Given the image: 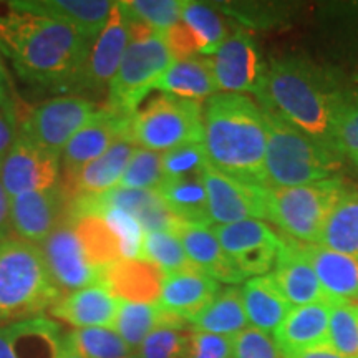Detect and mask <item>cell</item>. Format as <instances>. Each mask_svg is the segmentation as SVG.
<instances>
[{
	"mask_svg": "<svg viewBox=\"0 0 358 358\" xmlns=\"http://www.w3.org/2000/svg\"><path fill=\"white\" fill-rule=\"evenodd\" d=\"M93 40L55 20L8 10L0 15V53L24 82L52 92H71Z\"/></svg>",
	"mask_w": 358,
	"mask_h": 358,
	"instance_id": "6da1fadb",
	"label": "cell"
},
{
	"mask_svg": "<svg viewBox=\"0 0 358 358\" xmlns=\"http://www.w3.org/2000/svg\"><path fill=\"white\" fill-rule=\"evenodd\" d=\"M256 96L262 110L337 153V124L350 100L327 71L302 58H275L264 70Z\"/></svg>",
	"mask_w": 358,
	"mask_h": 358,
	"instance_id": "7a4b0ae2",
	"label": "cell"
},
{
	"mask_svg": "<svg viewBox=\"0 0 358 358\" xmlns=\"http://www.w3.org/2000/svg\"><path fill=\"white\" fill-rule=\"evenodd\" d=\"M203 115L209 166L236 181L266 187L267 131L261 106L239 93H216L206 100Z\"/></svg>",
	"mask_w": 358,
	"mask_h": 358,
	"instance_id": "3957f363",
	"label": "cell"
},
{
	"mask_svg": "<svg viewBox=\"0 0 358 358\" xmlns=\"http://www.w3.org/2000/svg\"><path fill=\"white\" fill-rule=\"evenodd\" d=\"M62 295L38 245L19 237L0 241V324L43 317Z\"/></svg>",
	"mask_w": 358,
	"mask_h": 358,
	"instance_id": "277c9868",
	"label": "cell"
},
{
	"mask_svg": "<svg viewBox=\"0 0 358 358\" xmlns=\"http://www.w3.org/2000/svg\"><path fill=\"white\" fill-rule=\"evenodd\" d=\"M266 118V187H294L334 179L342 161L272 111Z\"/></svg>",
	"mask_w": 358,
	"mask_h": 358,
	"instance_id": "5b68a950",
	"label": "cell"
},
{
	"mask_svg": "<svg viewBox=\"0 0 358 358\" xmlns=\"http://www.w3.org/2000/svg\"><path fill=\"white\" fill-rule=\"evenodd\" d=\"M128 24L129 43L108 87L106 106L118 113L134 116L140 103L174 64V57L163 35L136 22L128 20Z\"/></svg>",
	"mask_w": 358,
	"mask_h": 358,
	"instance_id": "8992f818",
	"label": "cell"
},
{
	"mask_svg": "<svg viewBox=\"0 0 358 358\" xmlns=\"http://www.w3.org/2000/svg\"><path fill=\"white\" fill-rule=\"evenodd\" d=\"M345 191L347 186L335 178L294 187H266V219L299 243L317 244Z\"/></svg>",
	"mask_w": 358,
	"mask_h": 358,
	"instance_id": "52a82bcc",
	"label": "cell"
},
{
	"mask_svg": "<svg viewBox=\"0 0 358 358\" xmlns=\"http://www.w3.org/2000/svg\"><path fill=\"white\" fill-rule=\"evenodd\" d=\"M203 111L199 101L161 93L133 116L129 140L158 153L187 143H204Z\"/></svg>",
	"mask_w": 358,
	"mask_h": 358,
	"instance_id": "ba28073f",
	"label": "cell"
},
{
	"mask_svg": "<svg viewBox=\"0 0 358 358\" xmlns=\"http://www.w3.org/2000/svg\"><path fill=\"white\" fill-rule=\"evenodd\" d=\"M101 106L82 95H65L34 106L19 124V133L50 153L62 156L71 138Z\"/></svg>",
	"mask_w": 358,
	"mask_h": 358,
	"instance_id": "9c48e42d",
	"label": "cell"
},
{
	"mask_svg": "<svg viewBox=\"0 0 358 358\" xmlns=\"http://www.w3.org/2000/svg\"><path fill=\"white\" fill-rule=\"evenodd\" d=\"M219 244L244 279L266 275L274 268L282 237L259 219L213 226Z\"/></svg>",
	"mask_w": 358,
	"mask_h": 358,
	"instance_id": "30bf717a",
	"label": "cell"
},
{
	"mask_svg": "<svg viewBox=\"0 0 358 358\" xmlns=\"http://www.w3.org/2000/svg\"><path fill=\"white\" fill-rule=\"evenodd\" d=\"M60 156L35 145L20 133L0 159V179L10 198L60 185Z\"/></svg>",
	"mask_w": 358,
	"mask_h": 358,
	"instance_id": "8fae6325",
	"label": "cell"
},
{
	"mask_svg": "<svg viewBox=\"0 0 358 358\" xmlns=\"http://www.w3.org/2000/svg\"><path fill=\"white\" fill-rule=\"evenodd\" d=\"M52 280L64 292L100 284L101 268L90 262L73 222L66 217L42 244H38Z\"/></svg>",
	"mask_w": 358,
	"mask_h": 358,
	"instance_id": "7c38bea8",
	"label": "cell"
},
{
	"mask_svg": "<svg viewBox=\"0 0 358 358\" xmlns=\"http://www.w3.org/2000/svg\"><path fill=\"white\" fill-rule=\"evenodd\" d=\"M128 43V19L116 2L105 29L93 40L87 62L71 93H88V95L108 93V87L120 69Z\"/></svg>",
	"mask_w": 358,
	"mask_h": 358,
	"instance_id": "4fadbf2b",
	"label": "cell"
},
{
	"mask_svg": "<svg viewBox=\"0 0 358 358\" xmlns=\"http://www.w3.org/2000/svg\"><path fill=\"white\" fill-rule=\"evenodd\" d=\"M70 196L64 185L10 198L12 231L19 239L42 244L69 217Z\"/></svg>",
	"mask_w": 358,
	"mask_h": 358,
	"instance_id": "5bb4252c",
	"label": "cell"
},
{
	"mask_svg": "<svg viewBox=\"0 0 358 358\" xmlns=\"http://www.w3.org/2000/svg\"><path fill=\"white\" fill-rule=\"evenodd\" d=\"M214 80L222 93H254L261 85L266 65L252 35L243 29L229 34L211 58Z\"/></svg>",
	"mask_w": 358,
	"mask_h": 358,
	"instance_id": "9a60e30c",
	"label": "cell"
},
{
	"mask_svg": "<svg viewBox=\"0 0 358 358\" xmlns=\"http://www.w3.org/2000/svg\"><path fill=\"white\" fill-rule=\"evenodd\" d=\"M133 116L101 106L80 131L75 134L62 151L64 179L75 176L90 161L96 159L122 138H129Z\"/></svg>",
	"mask_w": 358,
	"mask_h": 358,
	"instance_id": "2e32d148",
	"label": "cell"
},
{
	"mask_svg": "<svg viewBox=\"0 0 358 358\" xmlns=\"http://www.w3.org/2000/svg\"><path fill=\"white\" fill-rule=\"evenodd\" d=\"M209 216L216 224L266 219V187L245 185L208 166L203 171Z\"/></svg>",
	"mask_w": 358,
	"mask_h": 358,
	"instance_id": "e0dca14e",
	"label": "cell"
},
{
	"mask_svg": "<svg viewBox=\"0 0 358 358\" xmlns=\"http://www.w3.org/2000/svg\"><path fill=\"white\" fill-rule=\"evenodd\" d=\"M115 6L116 2H108V0H13V2H7L8 10L55 20L90 40H95L105 29Z\"/></svg>",
	"mask_w": 358,
	"mask_h": 358,
	"instance_id": "ac0fdd59",
	"label": "cell"
},
{
	"mask_svg": "<svg viewBox=\"0 0 358 358\" xmlns=\"http://www.w3.org/2000/svg\"><path fill=\"white\" fill-rule=\"evenodd\" d=\"M271 275L284 297L292 303V307L329 302L306 252H303L302 243L292 237H282Z\"/></svg>",
	"mask_w": 358,
	"mask_h": 358,
	"instance_id": "d6986e66",
	"label": "cell"
},
{
	"mask_svg": "<svg viewBox=\"0 0 358 358\" xmlns=\"http://www.w3.org/2000/svg\"><path fill=\"white\" fill-rule=\"evenodd\" d=\"M221 289L217 280L201 272L199 268H186L164 275L156 303L163 312L189 324L213 302Z\"/></svg>",
	"mask_w": 358,
	"mask_h": 358,
	"instance_id": "ffe728a7",
	"label": "cell"
},
{
	"mask_svg": "<svg viewBox=\"0 0 358 358\" xmlns=\"http://www.w3.org/2000/svg\"><path fill=\"white\" fill-rule=\"evenodd\" d=\"M136 148L129 138H122L101 156L90 161L75 176L64 179L62 185L69 192L70 201L82 196H98L118 186Z\"/></svg>",
	"mask_w": 358,
	"mask_h": 358,
	"instance_id": "44dd1931",
	"label": "cell"
},
{
	"mask_svg": "<svg viewBox=\"0 0 358 358\" xmlns=\"http://www.w3.org/2000/svg\"><path fill=\"white\" fill-rule=\"evenodd\" d=\"M330 302L292 307L272 334L282 355H292L317 347H327Z\"/></svg>",
	"mask_w": 358,
	"mask_h": 358,
	"instance_id": "7402d4cb",
	"label": "cell"
},
{
	"mask_svg": "<svg viewBox=\"0 0 358 358\" xmlns=\"http://www.w3.org/2000/svg\"><path fill=\"white\" fill-rule=\"evenodd\" d=\"M118 307V299L101 284H95L64 294L50 308V313L55 319L75 329H92V327L111 329Z\"/></svg>",
	"mask_w": 358,
	"mask_h": 358,
	"instance_id": "603a6c76",
	"label": "cell"
},
{
	"mask_svg": "<svg viewBox=\"0 0 358 358\" xmlns=\"http://www.w3.org/2000/svg\"><path fill=\"white\" fill-rule=\"evenodd\" d=\"M164 274L143 259H122L103 267L100 284L118 301L156 303Z\"/></svg>",
	"mask_w": 358,
	"mask_h": 358,
	"instance_id": "cb8c5ba5",
	"label": "cell"
},
{
	"mask_svg": "<svg viewBox=\"0 0 358 358\" xmlns=\"http://www.w3.org/2000/svg\"><path fill=\"white\" fill-rule=\"evenodd\" d=\"M303 252L319 279L327 301H358V257L347 256L319 244H303Z\"/></svg>",
	"mask_w": 358,
	"mask_h": 358,
	"instance_id": "d4e9b609",
	"label": "cell"
},
{
	"mask_svg": "<svg viewBox=\"0 0 358 358\" xmlns=\"http://www.w3.org/2000/svg\"><path fill=\"white\" fill-rule=\"evenodd\" d=\"M176 234L181 239L191 264L201 272L213 277L219 284L224 282V284L236 285L245 280L244 275L234 267L229 256L224 252L213 227L181 222Z\"/></svg>",
	"mask_w": 358,
	"mask_h": 358,
	"instance_id": "484cf974",
	"label": "cell"
},
{
	"mask_svg": "<svg viewBox=\"0 0 358 358\" xmlns=\"http://www.w3.org/2000/svg\"><path fill=\"white\" fill-rule=\"evenodd\" d=\"M241 292L249 324L262 332L274 334L280 322L292 310V303L284 297L271 274L249 279Z\"/></svg>",
	"mask_w": 358,
	"mask_h": 358,
	"instance_id": "4316f807",
	"label": "cell"
},
{
	"mask_svg": "<svg viewBox=\"0 0 358 358\" xmlns=\"http://www.w3.org/2000/svg\"><path fill=\"white\" fill-rule=\"evenodd\" d=\"M155 90L199 103L201 100H209L217 93L211 58L189 57L174 60L158 80Z\"/></svg>",
	"mask_w": 358,
	"mask_h": 358,
	"instance_id": "83f0119b",
	"label": "cell"
},
{
	"mask_svg": "<svg viewBox=\"0 0 358 358\" xmlns=\"http://www.w3.org/2000/svg\"><path fill=\"white\" fill-rule=\"evenodd\" d=\"M15 358H60L65 334L47 317L7 324Z\"/></svg>",
	"mask_w": 358,
	"mask_h": 358,
	"instance_id": "f1b7e54d",
	"label": "cell"
},
{
	"mask_svg": "<svg viewBox=\"0 0 358 358\" xmlns=\"http://www.w3.org/2000/svg\"><path fill=\"white\" fill-rule=\"evenodd\" d=\"M187 325L192 332H206L234 338L237 334L249 327L241 289L229 285L219 290L213 302Z\"/></svg>",
	"mask_w": 358,
	"mask_h": 358,
	"instance_id": "f546056e",
	"label": "cell"
},
{
	"mask_svg": "<svg viewBox=\"0 0 358 358\" xmlns=\"http://www.w3.org/2000/svg\"><path fill=\"white\" fill-rule=\"evenodd\" d=\"M156 192L179 221L199 224V226H209L213 222L209 216L208 192H206L203 174L166 179Z\"/></svg>",
	"mask_w": 358,
	"mask_h": 358,
	"instance_id": "4dcf8cb0",
	"label": "cell"
},
{
	"mask_svg": "<svg viewBox=\"0 0 358 358\" xmlns=\"http://www.w3.org/2000/svg\"><path fill=\"white\" fill-rule=\"evenodd\" d=\"M161 325L181 327V329L189 327L185 320L176 319V317L161 310L158 303L120 301L118 312H116L111 329L124 340V343L131 350H136L143 340Z\"/></svg>",
	"mask_w": 358,
	"mask_h": 358,
	"instance_id": "1f68e13d",
	"label": "cell"
},
{
	"mask_svg": "<svg viewBox=\"0 0 358 358\" xmlns=\"http://www.w3.org/2000/svg\"><path fill=\"white\" fill-rule=\"evenodd\" d=\"M317 244L358 257V191L347 187L327 219Z\"/></svg>",
	"mask_w": 358,
	"mask_h": 358,
	"instance_id": "d6a6232c",
	"label": "cell"
},
{
	"mask_svg": "<svg viewBox=\"0 0 358 358\" xmlns=\"http://www.w3.org/2000/svg\"><path fill=\"white\" fill-rule=\"evenodd\" d=\"M181 22L194 40L201 55H214L229 37L226 22L213 7L186 0L181 12Z\"/></svg>",
	"mask_w": 358,
	"mask_h": 358,
	"instance_id": "836d02e7",
	"label": "cell"
},
{
	"mask_svg": "<svg viewBox=\"0 0 358 358\" xmlns=\"http://www.w3.org/2000/svg\"><path fill=\"white\" fill-rule=\"evenodd\" d=\"M70 217L73 222L75 229L78 232L80 241H82L85 252L93 266L101 268L110 266V264L122 261V250L120 243L108 224L103 221L100 216H80Z\"/></svg>",
	"mask_w": 358,
	"mask_h": 358,
	"instance_id": "e575fe53",
	"label": "cell"
},
{
	"mask_svg": "<svg viewBox=\"0 0 358 358\" xmlns=\"http://www.w3.org/2000/svg\"><path fill=\"white\" fill-rule=\"evenodd\" d=\"M140 259L155 264L164 275L194 267L182 248L181 239L176 232L169 231L145 232Z\"/></svg>",
	"mask_w": 358,
	"mask_h": 358,
	"instance_id": "d590c367",
	"label": "cell"
},
{
	"mask_svg": "<svg viewBox=\"0 0 358 358\" xmlns=\"http://www.w3.org/2000/svg\"><path fill=\"white\" fill-rule=\"evenodd\" d=\"M186 0H127L118 2L120 8L129 22L150 27L163 35L181 20Z\"/></svg>",
	"mask_w": 358,
	"mask_h": 358,
	"instance_id": "8d00e7d4",
	"label": "cell"
},
{
	"mask_svg": "<svg viewBox=\"0 0 358 358\" xmlns=\"http://www.w3.org/2000/svg\"><path fill=\"white\" fill-rule=\"evenodd\" d=\"M65 337L83 358H127L133 352L113 329L106 327L73 329Z\"/></svg>",
	"mask_w": 358,
	"mask_h": 358,
	"instance_id": "74e56055",
	"label": "cell"
},
{
	"mask_svg": "<svg viewBox=\"0 0 358 358\" xmlns=\"http://www.w3.org/2000/svg\"><path fill=\"white\" fill-rule=\"evenodd\" d=\"M327 347L342 355L358 358V303L332 302Z\"/></svg>",
	"mask_w": 358,
	"mask_h": 358,
	"instance_id": "f35d334b",
	"label": "cell"
},
{
	"mask_svg": "<svg viewBox=\"0 0 358 358\" xmlns=\"http://www.w3.org/2000/svg\"><path fill=\"white\" fill-rule=\"evenodd\" d=\"M163 182L164 174L161 153L145 150V148H136L118 186L127 187V189L158 191Z\"/></svg>",
	"mask_w": 358,
	"mask_h": 358,
	"instance_id": "ab89813d",
	"label": "cell"
},
{
	"mask_svg": "<svg viewBox=\"0 0 358 358\" xmlns=\"http://www.w3.org/2000/svg\"><path fill=\"white\" fill-rule=\"evenodd\" d=\"M161 161H163L164 181L198 176L209 166L204 143H187L164 151L161 155Z\"/></svg>",
	"mask_w": 358,
	"mask_h": 358,
	"instance_id": "60d3db41",
	"label": "cell"
},
{
	"mask_svg": "<svg viewBox=\"0 0 358 358\" xmlns=\"http://www.w3.org/2000/svg\"><path fill=\"white\" fill-rule=\"evenodd\" d=\"M93 216L103 217L120 243L122 259H140L143 244V227L131 214L118 208H103Z\"/></svg>",
	"mask_w": 358,
	"mask_h": 358,
	"instance_id": "b9f144b4",
	"label": "cell"
},
{
	"mask_svg": "<svg viewBox=\"0 0 358 358\" xmlns=\"http://www.w3.org/2000/svg\"><path fill=\"white\" fill-rule=\"evenodd\" d=\"M186 329L171 325H161L155 329L136 348L140 358H186L187 338Z\"/></svg>",
	"mask_w": 358,
	"mask_h": 358,
	"instance_id": "7bdbcfd3",
	"label": "cell"
},
{
	"mask_svg": "<svg viewBox=\"0 0 358 358\" xmlns=\"http://www.w3.org/2000/svg\"><path fill=\"white\" fill-rule=\"evenodd\" d=\"M232 358H284L272 334L248 327L232 338Z\"/></svg>",
	"mask_w": 358,
	"mask_h": 358,
	"instance_id": "ee69618b",
	"label": "cell"
},
{
	"mask_svg": "<svg viewBox=\"0 0 358 358\" xmlns=\"http://www.w3.org/2000/svg\"><path fill=\"white\" fill-rule=\"evenodd\" d=\"M186 358H232V338L222 335L191 332Z\"/></svg>",
	"mask_w": 358,
	"mask_h": 358,
	"instance_id": "f6af8a7d",
	"label": "cell"
},
{
	"mask_svg": "<svg viewBox=\"0 0 358 358\" xmlns=\"http://www.w3.org/2000/svg\"><path fill=\"white\" fill-rule=\"evenodd\" d=\"M335 150L338 155H358V100H350L337 124Z\"/></svg>",
	"mask_w": 358,
	"mask_h": 358,
	"instance_id": "bcb514c9",
	"label": "cell"
},
{
	"mask_svg": "<svg viewBox=\"0 0 358 358\" xmlns=\"http://www.w3.org/2000/svg\"><path fill=\"white\" fill-rule=\"evenodd\" d=\"M19 138V123L17 118L8 116L0 110V159L7 155L13 143Z\"/></svg>",
	"mask_w": 358,
	"mask_h": 358,
	"instance_id": "7dc6e473",
	"label": "cell"
},
{
	"mask_svg": "<svg viewBox=\"0 0 358 358\" xmlns=\"http://www.w3.org/2000/svg\"><path fill=\"white\" fill-rule=\"evenodd\" d=\"M0 110L8 116L17 118V110H15V101L12 96V87H10V78L6 70V65L0 60Z\"/></svg>",
	"mask_w": 358,
	"mask_h": 358,
	"instance_id": "c3c4849f",
	"label": "cell"
},
{
	"mask_svg": "<svg viewBox=\"0 0 358 358\" xmlns=\"http://www.w3.org/2000/svg\"><path fill=\"white\" fill-rule=\"evenodd\" d=\"M10 232V196L7 194L6 187L2 185V179H0V241L8 239Z\"/></svg>",
	"mask_w": 358,
	"mask_h": 358,
	"instance_id": "681fc988",
	"label": "cell"
},
{
	"mask_svg": "<svg viewBox=\"0 0 358 358\" xmlns=\"http://www.w3.org/2000/svg\"><path fill=\"white\" fill-rule=\"evenodd\" d=\"M284 358H350V357L342 355V353L332 350L330 347H317V348H310V350L292 353V355H285Z\"/></svg>",
	"mask_w": 358,
	"mask_h": 358,
	"instance_id": "f907efd6",
	"label": "cell"
},
{
	"mask_svg": "<svg viewBox=\"0 0 358 358\" xmlns=\"http://www.w3.org/2000/svg\"><path fill=\"white\" fill-rule=\"evenodd\" d=\"M0 358H15L12 352L10 338H8L7 325H0Z\"/></svg>",
	"mask_w": 358,
	"mask_h": 358,
	"instance_id": "816d5d0a",
	"label": "cell"
},
{
	"mask_svg": "<svg viewBox=\"0 0 358 358\" xmlns=\"http://www.w3.org/2000/svg\"><path fill=\"white\" fill-rule=\"evenodd\" d=\"M60 358H83L80 353L75 350L73 347L70 345L69 340H66V337L64 338V345H62V353H60Z\"/></svg>",
	"mask_w": 358,
	"mask_h": 358,
	"instance_id": "f5cc1de1",
	"label": "cell"
},
{
	"mask_svg": "<svg viewBox=\"0 0 358 358\" xmlns=\"http://www.w3.org/2000/svg\"><path fill=\"white\" fill-rule=\"evenodd\" d=\"M352 159H353V163H355V164H357V168H358V155L352 156Z\"/></svg>",
	"mask_w": 358,
	"mask_h": 358,
	"instance_id": "db71d44e",
	"label": "cell"
},
{
	"mask_svg": "<svg viewBox=\"0 0 358 358\" xmlns=\"http://www.w3.org/2000/svg\"><path fill=\"white\" fill-rule=\"evenodd\" d=\"M127 358H140L138 355H134V353H131V355H128Z\"/></svg>",
	"mask_w": 358,
	"mask_h": 358,
	"instance_id": "11a10c76",
	"label": "cell"
},
{
	"mask_svg": "<svg viewBox=\"0 0 358 358\" xmlns=\"http://www.w3.org/2000/svg\"><path fill=\"white\" fill-rule=\"evenodd\" d=\"M357 303H358V301H357Z\"/></svg>",
	"mask_w": 358,
	"mask_h": 358,
	"instance_id": "9f6ffc18",
	"label": "cell"
}]
</instances>
